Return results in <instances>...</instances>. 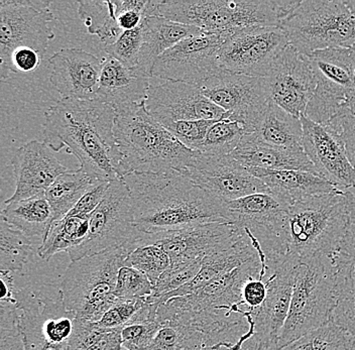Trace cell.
Returning <instances> with one entry per match:
<instances>
[{
	"label": "cell",
	"mask_w": 355,
	"mask_h": 350,
	"mask_svg": "<svg viewBox=\"0 0 355 350\" xmlns=\"http://www.w3.org/2000/svg\"><path fill=\"white\" fill-rule=\"evenodd\" d=\"M121 349V329H103L97 322H91L76 317L69 350Z\"/></svg>",
	"instance_id": "cell-38"
},
{
	"label": "cell",
	"mask_w": 355,
	"mask_h": 350,
	"mask_svg": "<svg viewBox=\"0 0 355 350\" xmlns=\"http://www.w3.org/2000/svg\"><path fill=\"white\" fill-rule=\"evenodd\" d=\"M116 112L98 98H62L44 113V143L53 152L65 148L92 180H121V156L114 137Z\"/></svg>",
	"instance_id": "cell-2"
},
{
	"label": "cell",
	"mask_w": 355,
	"mask_h": 350,
	"mask_svg": "<svg viewBox=\"0 0 355 350\" xmlns=\"http://www.w3.org/2000/svg\"><path fill=\"white\" fill-rule=\"evenodd\" d=\"M161 303L146 301L130 322L121 329L122 347L128 350H146L153 342L162 323L157 319Z\"/></svg>",
	"instance_id": "cell-35"
},
{
	"label": "cell",
	"mask_w": 355,
	"mask_h": 350,
	"mask_svg": "<svg viewBox=\"0 0 355 350\" xmlns=\"http://www.w3.org/2000/svg\"><path fill=\"white\" fill-rule=\"evenodd\" d=\"M343 137L350 161L355 168V97L344 104L329 125Z\"/></svg>",
	"instance_id": "cell-47"
},
{
	"label": "cell",
	"mask_w": 355,
	"mask_h": 350,
	"mask_svg": "<svg viewBox=\"0 0 355 350\" xmlns=\"http://www.w3.org/2000/svg\"><path fill=\"white\" fill-rule=\"evenodd\" d=\"M292 204L270 192L227 202L230 223L259 241L266 256L287 254L285 228Z\"/></svg>",
	"instance_id": "cell-14"
},
{
	"label": "cell",
	"mask_w": 355,
	"mask_h": 350,
	"mask_svg": "<svg viewBox=\"0 0 355 350\" xmlns=\"http://www.w3.org/2000/svg\"><path fill=\"white\" fill-rule=\"evenodd\" d=\"M266 350H355V338L329 321L282 349Z\"/></svg>",
	"instance_id": "cell-39"
},
{
	"label": "cell",
	"mask_w": 355,
	"mask_h": 350,
	"mask_svg": "<svg viewBox=\"0 0 355 350\" xmlns=\"http://www.w3.org/2000/svg\"><path fill=\"white\" fill-rule=\"evenodd\" d=\"M241 236L243 232L230 223H209L175 231L152 234L150 243L155 241L161 243L168 252L172 265H175L200 260L213 252L227 249Z\"/></svg>",
	"instance_id": "cell-22"
},
{
	"label": "cell",
	"mask_w": 355,
	"mask_h": 350,
	"mask_svg": "<svg viewBox=\"0 0 355 350\" xmlns=\"http://www.w3.org/2000/svg\"><path fill=\"white\" fill-rule=\"evenodd\" d=\"M184 175L225 202L257 193L270 192L263 181L254 177L232 155L209 156L197 152Z\"/></svg>",
	"instance_id": "cell-18"
},
{
	"label": "cell",
	"mask_w": 355,
	"mask_h": 350,
	"mask_svg": "<svg viewBox=\"0 0 355 350\" xmlns=\"http://www.w3.org/2000/svg\"><path fill=\"white\" fill-rule=\"evenodd\" d=\"M143 45V28H135L122 33L114 44L104 46L107 56L119 60L124 65L137 68L139 64V53Z\"/></svg>",
	"instance_id": "cell-44"
},
{
	"label": "cell",
	"mask_w": 355,
	"mask_h": 350,
	"mask_svg": "<svg viewBox=\"0 0 355 350\" xmlns=\"http://www.w3.org/2000/svg\"><path fill=\"white\" fill-rule=\"evenodd\" d=\"M233 343L222 342L217 343V344L212 345V347H204L202 350H234L232 349ZM241 350H252L250 347L243 345V349Z\"/></svg>",
	"instance_id": "cell-51"
},
{
	"label": "cell",
	"mask_w": 355,
	"mask_h": 350,
	"mask_svg": "<svg viewBox=\"0 0 355 350\" xmlns=\"http://www.w3.org/2000/svg\"><path fill=\"white\" fill-rule=\"evenodd\" d=\"M245 134L243 125L223 117L213 123L197 152L209 156H228L236 150Z\"/></svg>",
	"instance_id": "cell-40"
},
{
	"label": "cell",
	"mask_w": 355,
	"mask_h": 350,
	"mask_svg": "<svg viewBox=\"0 0 355 350\" xmlns=\"http://www.w3.org/2000/svg\"><path fill=\"white\" fill-rule=\"evenodd\" d=\"M257 256H259V254L252 247V241L243 232L241 238L232 247L213 252L209 256H205L202 261L201 269L198 274L190 283H186L176 291L171 292L152 302L157 301V302L164 304L171 299L196 293L212 281L232 272L245 261Z\"/></svg>",
	"instance_id": "cell-26"
},
{
	"label": "cell",
	"mask_w": 355,
	"mask_h": 350,
	"mask_svg": "<svg viewBox=\"0 0 355 350\" xmlns=\"http://www.w3.org/2000/svg\"><path fill=\"white\" fill-rule=\"evenodd\" d=\"M135 250L133 243H126L71 261L61 288L67 310L76 314L77 318L98 322L116 300L114 292L119 270Z\"/></svg>",
	"instance_id": "cell-7"
},
{
	"label": "cell",
	"mask_w": 355,
	"mask_h": 350,
	"mask_svg": "<svg viewBox=\"0 0 355 350\" xmlns=\"http://www.w3.org/2000/svg\"><path fill=\"white\" fill-rule=\"evenodd\" d=\"M150 77L137 68H130L119 60L102 59L99 89L96 98L110 104L114 110L146 101L150 88Z\"/></svg>",
	"instance_id": "cell-25"
},
{
	"label": "cell",
	"mask_w": 355,
	"mask_h": 350,
	"mask_svg": "<svg viewBox=\"0 0 355 350\" xmlns=\"http://www.w3.org/2000/svg\"><path fill=\"white\" fill-rule=\"evenodd\" d=\"M146 302V299H116L97 324L106 330L122 329Z\"/></svg>",
	"instance_id": "cell-45"
},
{
	"label": "cell",
	"mask_w": 355,
	"mask_h": 350,
	"mask_svg": "<svg viewBox=\"0 0 355 350\" xmlns=\"http://www.w3.org/2000/svg\"><path fill=\"white\" fill-rule=\"evenodd\" d=\"M290 46L279 26H252L233 33L218 53L221 69L250 77L265 78L277 58Z\"/></svg>",
	"instance_id": "cell-13"
},
{
	"label": "cell",
	"mask_w": 355,
	"mask_h": 350,
	"mask_svg": "<svg viewBox=\"0 0 355 350\" xmlns=\"http://www.w3.org/2000/svg\"><path fill=\"white\" fill-rule=\"evenodd\" d=\"M304 152L317 174L341 192L355 189V168L350 161L343 137L331 126L301 117Z\"/></svg>",
	"instance_id": "cell-20"
},
{
	"label": "cell",
	"mask_w": 355,
	"mask_h": 350,
	"mask_svg": "<svg viewBox=\"0 0 355 350\" xmlns=\"http://www.w3.org/2000/svg\"><path fill=\"white\" fill-rule=\"evenodd\" d=\"M172 261L161 243L155 241L130 252L124 265L135 268L144 272L155 285L159 277L171 267Z\"/></svg>",
	"instance_id": "cell-41"
},
{
	"label": "cell",
	"mask_w": 355,
	"mask_h": 350,
	"mask_svg": "<svg viewBox=\"0 0 355 350\" xmlns=\"http://www.w3.org/2000/svg\"><path fill=\"white\" fill-rule=\"evenodd\" d=\"M349 52H350V60H352V70H354V74L355 76V45L350 46Z\"/></svg>",
	"instance_id": "cell-52"
},
{
	"label": "cell",
	"mask_w": 355,
	"mask_h": 350,
	"mask_svg": "<svg viewBox=\"0 0 355 350\" xmlns=\"http://www.w3.org/2000/svg\"><path fill=\"white\" fill-rule=\"evenodd\" d=\"M110 185V182H96L67 216H73V215L90 216L103 200Z\"/></svg>",
	"instance_id": "cell-49"
},
{
	"label": "cell",
	"mask_w": 355,
	"mask_h": 350,
	"mask_svg": "<svg viewBox=\"0 0 355 350\" xmlns=\"http://www.w3.org/2000/svg\"><path fill=\"white\" fill-rule=\"evenodd\" d=\"M338 293L330 321L355 338V265H338Z\"/></svg>",
	"instance_id": "cell-37"
},
{
	"label": "cell",
	"mask_w": 355,
	"mask_h": 350,
	"mask_svg": "<svg viewBox=\"0 0 355 350\" xmlns=\"http://www.w3.org/2000/svg\"><path fill=\"white\" fill-rule=\"evenodd\" d=\"M338 272L334 256L316 254L300 259L290 310L277 349L329 322L336 305Z\"/></svg>",
	"instance_id": "cell-5"
},
{
	"label": "cell",
	"mask_w": 355,
	"mask_h": 350,
	"mask_svg": "<svg viewBox=\"0 0 355 350\" xmlns=\"http://www.w3.org/2000/svg\"><path fill=\"white\" fill-rule=\"evenodd\" d=\"M346 193L349 199L347 225L334 259L338 265H355V189Z\"/></svg>",
	"instance_id": "cell-48"
},
{
	"label": "cell",
	"mask_w": 355,
	"mask_h": 350,
	"mask_svg": "<svg viewBox=\"0 0 355 350\" xmlns=\"http://www.w3.org/2000/svg\"><path fill=\"white\" fill-rule=\"evenodd\" d=\"M132 199L124 181L110 182L102 202L90 215L88 238L68 252L71 261L137 243L143 231L135 225Z\"/></svg>",
	"instance_id": "cell-10"
},
{
	"label": "cell",
	"mask_w": 355,
	"mask_h": 350,
	"mask_svg": "<svg viewBox=\"0 0 355 350\" xmlns=\"http://www.w3.org/2000/svg\"><path fill=\"white\" fill-rule=\"evenodd\" d=\"M202 261L203 259L171 265V267L159 277L155 283L152 296L146 298V300H157L190 283L201 269Z\"/></svg>",
	"instance_id": "cell-42"
},
{
	"label": "cell",
	"mask_w": 355,
	"mask_h": 350,
	"mask_svg": "<svg viewBox=\"0 0 355 350\" xmlns=\"http://www.w3.org/2000/svg\"><path fill=\"white\" fill-rule=\"evenodd\" d=\"M347 3L348 8L355 13V0H345Z\"/></svg>",
	"instance_id": "cell-53"
},
{
	"label": "cell",
	"mask_w": 355,
	"mask_h": 350,
	"mask_svg": "<svg viewBox=\"0 0 355 350\" xmlns=\"http://www.w3.org/2000/svg\"><path fill=\"white\" fill-rule=\"evenodd\" d=\"M263 181L270 193L281 197L288 203L341 192L329 182L324 180L315 173L302 170H250Z\"/></svg>",
	"instance_id": "cell-28"
},
{
	"label": "cell",
	"mask_w": 355,
	"mask_h": 350,
	"mask_svg": "<svg viewBox=\"0 0 355 350\" xmlns=\"http://www.w3.org/2000/svg\"><path fill=\"white\" fill-rule=\"evenodd\" d=\"M43 57L30 48H17L11 53L8 61V72L32 73L41 65Z\"/></svg>",
	"instance_id": "cell-50"
},
{
	"label": "cell",
	"mask_w": 355,
	"mask_h": 350,
	"mask_svg": "<svg viewBox=\"0 0 355 350\" xmlns=\"http://www.w3.org/2000/svg\"><path fill=\"white\" fill-rule=\"evenodd\" d=\"M296 0H162L159 17L211 34H233L252 26H279Z\"/></svg>",
	"instance_id": "cell-4"
},
{
	"label": "cell",
	"mask_w": 355,
	"mask_h": 350,
	"mask_svg": "<svg viewBox=\"0 0 355 350\" xmlns=\"http://www.w3.org/2000/svg\"><path fill=\"white\" fill-rule=\"evenodd\" d=\"M146 108L164 126L176 121H218L226 114L199 87L176 81H164L150 86Z\"/></svg>",
	"instance_id": "cell-21"
},
{
	"label": "cell",
	"mask_w": 355,
	"mask_h": 350,
	"mask_svg": "<svg viewBox=\"0 0 355 350\" xmlns=\"http://www.w3.org/2000/svg\"><path fill=\"white\" fill-rule=\"evenodd\" d=\"M215 121H176L165 128L186 148L197 152Z\"/></svg>",
	"instance_id": "cell-46"
},
{
	"label": "cell",
	"mask_w": 355,
	"mask_h": 350,
	"mask_svg": "<svg viewBox=\"0 0 355 350\" xmlns=\"http://www.w3.org/2000/svg\"><path fill=\"white\" fill-rule=\"evenodd\" d=\"M230 35L211 34L202 30L199 34L191 35L155 61L152 77L199 87L220 70L219 50Z\"/></svg>",
	"instance_id": "cell-15"
},
{
	"label": "cell",
	"mask_w": 355,
	"mask_h": 350,
	"mask_svg": "<svg viewBox=\"0 0 355 350\" xmlns=\"http://www.w3.org/2000/svg\"><path fill=\"white\" fill-rule=\"evenodd\" d=\"M24 350H69L76 314L67 310L63 295L41 298L30 289L15 292Z\"/></svg>",
	"instance_id": "cell-11"
},
{
	"label": "cell",
	"mask_w": 355,
	"mask_h": 350,
	"mask_svg": "<svg viewBox=\"0 0 355 350\" xmlns=\"http://www.w3.org/2000/svg\"><path fill=\"white\" fill-rule=\"evenodd\" d=\"M268 256V295L254 321L257 350L277 347L292 300L300 259L291 254Z\"/></svg>",
	"instance_id": "cell-17"
},
{
	"label": "cell",
	"mask_w": 355,
	"mask_h": 350,
	"mask_svg": "<svg viewBox=\"0 0 355 350\" xmlns=\"http://www.w3.org/2000/svg\"><path fill=\"white\" fill-rule=\"evenodd\" d=\"M114 137L121 179L132 173L178 170L184 174L196 157L148 113L146 101L115 110Z\"/></svg>",
	"instance_id": "cell-3"
},
{
	"label": "cell",
	"mask_w": 355,
	"mask_h": 350,
	"mask_svg": "<svg viewBox=\"0 0 355 350\" xmlns=\"http://www.w3.org/2000/svg\"><path fill=\"white\" fill-rule=\"evenodd\" d=\"M154 287L144 272L123 265L117 276L114 296L116 299H146L152 296Z\"/></svg>",
	"instance_id": "cell-43"
},
{
	"label": "cell",
	"mask_w": 355,
	"mask_h": 350,
	"mask_svg": "<svg viewBox=\"0 0 355 350\" xmlns=\"http://www.w3.org/2000/svg\"><path fill=\"white\" fill-rule=\"evenodd\" d=\"M305 57L317 83L305 116L320 125H329L344 104L355 97L349 48L325 49Z\"/></svg>",
	"instance_id": "cell-12"
},
{
	"label": "cell",
	"mask_w": 355,
	"mask_h": 350,
	"mask_svg": "<svg viewBox=\"0 0 355 350\" xmlns=\"http://www.w3.org/2000/svg\"><path fill=\"white\" fill-rule=\"evenodd\" d=\"M1 218L30 238L43 243L55 222L54 212L44 195L6 204Z\"/></svg>",
	"instance_id": "cell-31"
},
{
	"label": "cell",
	"mask_w": 355,
	"mask_h": 350,
	"mask_svg": "<svg viewBox=\"0 0 355 350\" xmlns=\"http://www.w3.org/2000/svg\"><path fill=\"white\" fill-rule=\"evenodd\" d=\"M288 44L303 56L355 45V13L345 0H304L279 24Z\"/></svg>",
	"instance_id": "cell-8"
},
{
	"label": "cell",
	"mask_w": 355,
	"mask_h": 350,
	"mask_svg": "<svg viewBox=\"0 0 355 350\" xmlns=\"http://www.w3.org/2000/svg\"><path fill=\"white\" fill-rule=\"evenodd\" d=\"M121 350H128V349H123V347H122V349H121Z\"/></svg>",
	"instance_id": "cell-54"
},
{
	"label": "cell",
	"mask_w": 355,
	"mask_h": 350,
	"mask_svg": "<svg viewBox=\"0 0 355 350\" xmlns=\"http://www.w3.org/2000/svg\"><path fill=\"white\" fill-rule=\"evenodd\" d=\"M132 199L135 225L146 234L230 223L227 202L178 170L132 173L122 178Z\"/></svg>",
	"instance_id": "cell-1"
},
{
	"label": "cell",
	"mask_w": 355,
	"mask_h": 350,
	"mask_svg": "<svg viewBox=\"0 0 355 350\" xmlns=\"http://www.w3.org/2000/svg\"><path fill=\"white\" fill-rule=\"evenodd\" d=\"M52 1L46 0H0V59L1 78L8 77L11 53L17 48H30L44 58L55 33V21L51 12Z\"/></svg>",
	"instance_id": "cell-9"
},
{
	"label": "cell",
	"mask_w": 355,
	"mask_h": 350,
	"mask_svg": "<svg viewBox=\"0 0 355 350\" xmlns=\"http://www.w3.org/2000/svg\"><path fill=\"white\" fill-rule=\"evenodd\" d=\"M141 28L143 45L137 68L150 78L155 61L164 53L191 35L202 32V30L196 26L175 23L159 15L144 19Z\"/></svg>",
	"instance_id": "cell-29"
},
{
	"label": "cell",
	"mask_w": 355,
	"mask_h": 350,
	"mask_svg": "<svg viewBox=\"0 0 355 350\" xmlns=\"http://www.w3.org/2000/svg\"><path fill=\"white\" fill-rule=\"evenodd\" d=\"M248 134L272 147L304 150L301 119L293 116L270 101L252 134Z\"/></svg>",
	"instance_id": "cell-30"
},
{
	"label": "cell",
	"mask_w": 355,
	"mask_h": 350,
	"mask_svg": "<svg viewBox=\"0 0 355 350\" xmlns=\"http://www.w3.org/2000/svg\"><path fill=\"white\" fill-rule=\"evenodd\" d=\"M268 99L301 119L316 90V79L305 56L288 46L265 77Z\"/></svg>",
	"instance_id": "cell-19"
},
{
	"label": "cell",
	"mask_w": 355,
	"mask_h": 350,
	"mask_svg": "<svg viewBox=\"0 0 355 350\" xmlns=\"http://www.w3.org/2000/svg\"><path fill=\"white\" fill-rule=\"evenodd\" d=\"M78 3V15L89 34L97 35L104 46L114 44L123 33L117 21V0H82Z\"/></svg>",
	"instance_id": "cell-32"
},
{
	"label": "cell",
	"mask_w": 355,
	"mask_h": 350,
	"mask_svg": "<svg viewBox=\"0 0 355 350\" xmlns=\"http://www.w3.org/2000/svg\"><path fill=\"white\" fill-rule=\"evenodd\" d=\"M50 82L62 98L90 100L97 97L102 60L81 49H61L49 59Z\"/></svg>",
	"instance_id": "cell-24"
},
{
	"label": "cell",
	"mask_w": 355,
	"mask_h": 350,
	"mask_svg": "<svg viewBox=\"0 0 355 350\" xmlns=\"http://www.w3.org/2000/svg\"><path fill=\"white\" fill-rule=\"evenodd\" d=\"M90 216L73 215L55 221L48 236L37 250L40 258L49 261L55 254L69 252L79 247L88 238Z\"/></svg>",
	"instance_id": "cell-33"
},
{
	"label": "cell",
	"mask_w": 355,
	"mask_h": 350,
	"mask_svg": "<svg viewBox=\"0 0 355 350\" xmlns=\"http://www.w3.org/2000/svg\"><path fill=\"white\" fill-rule=\"evenodd\" d=\"M35 250V241L19 230L0 222V267L1 271L21 272Z\"/></svg>",
	"instance_id": "cell-36"
},
{
	"label": "cell",
	"mask_w": 355,
	"mask_h": 350,
	"mask_svg": "<svg viewBox=\"0 0 355 350\" xmlns=\"http://www.w3.org/2000/svg\"><path fill=\"white\" fill-rule=\"evenodd\" d=\"M15 190L6 204L44 195L58 177L68 172L44 141H32L17 148L11 159Z\"/></svg>",
	"instance_id": "cell-23"
},
{
	"label": "cell",
	"mask_w": 355,
	"mask_h": 350,
	"mask_svg": "<svg viewBox=\"0 0 355 350\" xmlns=\"http://www.w3.org/2000/svg\"><path fill=\"white\" fill-rule=\"evenodd\" d=\"M232 156L248 170H302L317 174L304 150L272 147L252 134L243 137Z\"/></svg>",
	"instance_id": "cell-27"
},
{
	"label": "cell",
	"mask_w": 355,
	"mask_h": 350,
	"mask_svg": "<svg viewBox=\"0 0 355 350\" xmlns=\"http://www.w3.org/2000/svg\"><path fill=\"white\" fill-rule=\"evenodd\" d=\"M347 193L311 197L288 209L285 228L287 254L300 259L338 252L348 221Z\"/></svg>",
	"instance_id": "cell-6"
},
{
	"label": "cell",
	"mask_w": 355,
	"mask_h": 350,
	"mask_svg": "<svg viewBox=\"0 0 355 350\" xmlns=\"http://www.w3.org/2000/svg\"><path fill=\"white\" fill-rule=\"evenodd\" d=\"M96 182L80 169L69 170L58 177L44 193L54 212L55 221L67 216Z\"/></svg>",
	"instance_id": "cell-34"
},
{
	"label": "cell",
	"mask_w": 355,
	"mask_h": 350,
	"mask_svg": "<svg viewBox=\"0 0 355 350\" xmlns=\"http://www.w3.org/2000/svg\"><path fill=\"white\" fill-rule=\"evenodd\" d=\"M201 92L226 112V119L239 121L252 134L266 112L270 99L265 78L234 74L220 69L199 86Z\"/></svg>",
	"instance_id": "cell-16"
}]
</instances>
